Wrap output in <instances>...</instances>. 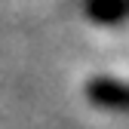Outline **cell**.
I'll use <instances>...</instances> for the list:
<instances>
[{"mask_svg":"<svg viewBox=\"0 0 129 129\" xmlns=\"http://www.w3.org/2000/svg\"><path fill=\"white\" fill-rule=\"evenodd\" d=\"M86 15L99 25H120L126 22L129 6L126 0H86Z\"/></svg>","mask_w":129,"mask_h":129,"instance_id":"7a4b0ae2","label":"cell"},{"mask_svg":"<svg viewBox=\"0 0 129 129\" xmlns=\"http://www.w3.org/2000/svg\"><path fill=\"white\" fill-rule=\"evenodd\" d=\"M86 99L102 111L129 114V83L114 77H92L86 83Z\"/></svg>","mask_w":129,"mask_h":129,"instance_id":"6da1fadb","label":"cell"}]
</instances>
